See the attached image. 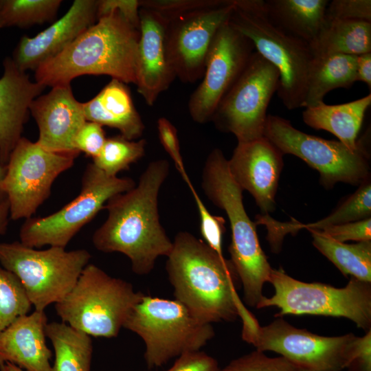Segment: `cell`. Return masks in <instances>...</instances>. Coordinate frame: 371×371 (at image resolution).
Masks as SVG:
<instances>
[{
  "instance_id": "1",
  "label": "cell",
  "mask_w": 371,
  "mask_h": 371,
  "mask_svg": "<svg viewBox=\"0 0 371 371\" xmlns=\"http://www.w3.org/2000/svg\"><path fill=\"white\" fill-rule=\"evenodd\" d=\"M169 171L166 159L150 162L134 188L106 202L107 218L92 237L98 251L125 255L139 276L150 273L157 259L167 257L172 249L158 210L159 193Z\"/></svg>"
},
{
  "instance_id": "2",
  "label": "cell",
  "mask_w": 371,
  "mask_h": 371,
  "mask_svg": "<svg viewBox=\"0 0 371 371\" xmlns=\"http://www.w3.org/2000/svg\"><path fill=\"white\" fill-rule=\"evenodd\" d=\"M175 300L201 322H232L251 316L238 293L240 280L230 261L188 232L172 241L166 264Z\"/></svg>"
},
{
  "instance_id": "3",
  "label": "cell",
  "mask_w": 371,
  "mask_h": 371,
  "mask_svg": "<svg viewBox=\"0 0 371 371\" xmlns=\"http://www.w3.org/2000/svg\"><path fill=\"white\" fill-rule=\"evenodd\" d=\"M139 28L117 12L98 19L71 44L35 70L43 87L70 84L82 75H108L136 84Z\"/></svg>"
},
{
  "instance_id": "4",
  "label": "cell",
  "mask_w": 371,
  "mask_h": 371,
  "mask_svg": "<svg viewBox=\"0 0 371 371\" xmlns=\"http://www.w3.org/2000/svg\"><path fill=\"white\" fill-rule=\"evenodd\" d=\"M201 186L211 202L227 216L232 232L230 261L243 285L245 302L257 308L272 268L260 245L256 224L245 211L243 190L233 179L221 150L215 148L207 156Z\"/></svg>"
},
{
  "instance_id": "5",
  "label": "cell",
  "mask_w": 371,
  "mask_h": 371,
  "mask_svg": "<svg viewBox=\"0 0 371 371\" xmlns=\"http://www.w3.org/2000/svg\"><path fill=\"white\" fill-rule=\"evenodd\" d=\"M229 21L278 70L277 93L284 106L289 110L302 107L314 59L308 44L277 25L264 0H234Z\"/></svg>"
},
{
  "instance_id": "6",
  "label": "cell",
  "mask_w": 371,
  "mask_h": 371,
  "mask_svg": "<svg viewBox=\"0 0 371 371\" xmlns=\"http://www.w3.org/2000/svg\"><path fill=\"white\" fill-rule=\"evenodd\" d=\"M143 295L130 282L89 263L55 309L61 322L71 328L91 337L112 338Z\"/></svg>"
},
{
  "instance_id": "7",
  "label": "cell",
  "mask_w": 371,
  "mask_h": 371,
  "mask_svg": "<svg viewBox=\"0 0 371 371\" xmlns=\"http://www.w3.org/2000/svg\"><path fill=\"white\" fill-rule=\"evenodd\" d=\"M123 328L143 339L149 368L201 350L215 334L212 324L198 319L179 301L144 294L130 311Z\"/></svg>"
},
{
  "instance_id": "8",
  "label": "cell",
  "mask_w": 371,
  "mask_h": 371,
  "mask_svg": "<svg viewBox=\"0 0 371 371\" xmlns=\"http://www.w3.org/2000/svg\"><path fill=\"white\" fill-rule=\"evenodd\" d=\"M91 258L84 249L68 251L52 246L37 249L20 241L0 243V265L16 276L36 311L61 301Z\"/></svg>"
},
{
  "instance_id": "9",
  "label": "cell",
  "mask_w": 371,
  "mask_h": 371,
  "mask_svg": "<svg viewBox=\"0 0 371 371\" xmlns=\"http://www.w3.org/2000/svg\"><path fill=\"white\" fill-rule=\"evenodd\" d=\"M275 290L271 297H263L257 308L276 306L284 315H315L342 317L357 327L371 330V283L352 278L344 288L307 283L286 274L281 268L271 269L269 279Z\"/></svg>"
},
{
  "instance_id": "10",
  "label": "cell",
  "mask_w": 371,
  "mask_h": 371,
  "mask_svg": "<svg viewBox=\"0 0 371 371\" xmlns=\"http://www.w3.org/2000/svg\"><path fill=\"white\" fill-rule=\"evenodd\" d=\"M81 185L78 196L58 211L25 219L19 232L20 242L36 249L45 245L65 248L111 197L132 189L136 183L130 177L109 176L91 163L85 168Z\"/></svg>"
},
{
  "instance_id": "11",
  "label": "cell",
  "mask_w": 371,
  "mask_h": 371,
  "mask_svg": "<svg viewBox=\"0 0 371 371\" xmlns=\"http://www.w3.org/2000/svg\"><path fill=\"white\" fill-rule=\"evenodd\" d=\"M242 334L256 350L277 352L296 367L311 371L346 369L357 338L352 333L321 336L295 328L281 317L265 326L255 318L243 323Z\"/></svg>"
},
{
  "instance_id": "12",
  "label": "cell",
  "mask_w": 371,
  "mask_h": 371,
  "mask_svg": "<svg viewBox=\"0 0 371 371\" xmlns=\"http://www.w3.org/2000/svg\"><path fill=\"white\" fill-rule=\"evenodd\" d=\"M263 136L283 155H295L317 170L328 188L338 182L358 185L368 179V154L363 144L353 150L339 141L305 133L290 121L273 115L267 117Z\"/></svg>"
},
{
  "instance_id": "13",
  "label": "cell",
  "mask_w": 371,
  "mask_h": 371,
  "mask_svg": "<svg viewBox=\"0 0 371 371\" xmlns=\"http://www.w3.org/2000/svg\"><path fill=\"white\" fill-rule=\"evenodd\" d=\"M278 85L276 68L254 51L239 78L221 100L211 121L219 131L234 135L238 142L262 137L267 110Z\"/></svg>"
},
{
  "instance_id": "14",
  "label": "cell",
  "mask_w": 371,
  "mask_h": 371,
  "mask_svg": "<svg viewBox=\"0 0 371 371\" xmlns=\"http://www.w3.org/2000/svg\"><path fill=\"white\" fill-rule=\"evenodd\" d=\"M78 156L49 151L21 137L10 153L2 184L10 218H31L50 195L56 179L73 166Z\"/></svg>"
},
{
  "instance_id": "15",
  "label": "cell",
  "mask_w": 371,
  "mask_h": 371,
  "mask_svg": "<svg viewBox=\"0 0 371 371\" xmlns=\"http://www.w3.org/2000/svg\"><path fill=\"white\" fill-rule=\"evenodd\" d=\"M233 8L234 0H206L194 9L164 17L166 49L176 78L189 83L202 78L212 41Z\"/></svg>"
},
{
  "instance_id": "16",
  "label": "cell",
  "mask_w": 371,
  "mask_h": 371,
  "mask_svg": "<svg viewBox=\"0 0 371 371\" xmlns=\"http://www.w3.org/2000/svg\"><path fill=\"white\" fill-rule=\"evenodd\" d=\"M254 47L228 20L219 28L210 47L202 80L188 102L192 119L212 120L221 100L247 66Z\"/></svg>"
},
{
  "instance_id": "17",
  "label": "cell",
  "mask_w": 371,
  "mask_h": 371,
  "mask_svg": "<svg viewBox=\"0 0 371 371\" xmlns=\"http://www.w3.org/2000/svg\"><path fill=\"white\" fill-rule=\"evenodd\" d=\"M283 154L265 137L238 142L229 171L236 183L254 198L260 210L268 214L275 207V196L283 167Z\"/></svg>"
},
{
  "instance_id": "18",
  "label": "cell",
  "mask_w": 371,
  "mask_h": 371,
  "mask_svg": "<svg viewBox=\"0 0 371 371\" xmlns=\"http://www.w3.org/2000/svg\"><path fill=\"white\" fill-rule=\"evenodd\" d=\"M29 110L36 120L42 148L59 153H76L74 139L87 121L82 103L74 98L70 84L52 87L47 94L37 97Z\"/></svg>"
},
{
  "instance_id": "19",
  "label": "cell",
  "mask_w": 371,
  "mask_h": 371,
  "mask_svg": "<svg viewBox=\"0 0 371 371\" xmlns=\"http://www.w3.org/2000/svg\"><path fill=\"white\" fill-rule=\"evenodd\" d=\"M136 85L146 103L153 106L176 78L166 43L167 20L159 13L139 8Z\"/></svg>"
},
{
  "instance_id": "20",
  "label": "cell",
  "mask_w": 371,
  "mask_h": 371,
  "mask_svg": "<svg viewBox=\"0 0 371 371\" xmlns=\"http://www.w3.org/2000/svg\"><path fill=\"white\" fill-rule=\"evenodd\" d=\"M95 0H76L63 16L34 37L23 36L12 58L21 71L36 69L97 21Z\"/></svg>"
},
{
  "instance_id": "21",
  "label": "cell",
  "mask_w": 371,
  "mask_h": 371,
  "mask_svg": "<svg viewBox=\"0 0 371 371\" xmlns=\"http://www.w3.org/2000/svg\"><path fill=\"white\" fill-rule=\"evenodd\" d=\"M3 67L0 78V159L6 164L21 138L30 106L45 87L31 81L11 58L4 60Z\"/></svg>"
},
{
  "instance_id": "22",
  "label": "cell",
  "mask_w": 371,
  "mask_h": 371,
  "mask_svg": "<svg viewBox=\"0 0 371 371\" xmlns=\"http://www.w3.org/2000/svg\"><path fill=\"white\" fill-rule=\"evenodd\" d=\"M45 311L22 315L0 333V366L13 363L26 371H52L46 344Z\"/></svg>"
},
{
  "instance_id": "23",
  "label": "cell",
  "mask_w": 371,
  "mask_h": 371,
  "mask_svg": "<svg viewBox=\"0 0 371 371\" xmlns=\"http://www.w3.org/2000/svg\"><path fill=\"white\" fill-rule=\"evenodd\" d=\"M82 107L87 121L115 128L128 139L140 137L145 129L128 87L118 80L112 78Z\"/></svg>"
},
{
  "instance_id": "24",
  "label": "cell",
  "mask_w": 371,
  "mask_h": 371,
  "mask_svg": "<svg viewBox=\"0 0 371 371\" xmlns=\"http://www.w3.org/2000/svg\"><path fill=\"white\" fill-rule=\"evenodd\" d=\"M371 104V94L341 104L329 105L324 102L305 108L304 122L316 130L326 131L348 148L355 150L362 142L357 140L367 109Z\"/></svg>"
},
{
  "instance_id": "25",
  "label": "cell",
  "mask_w": 371,
  "mask_h": 371,
  "mask_svg": "<svg viewBox=\"0 0 371 371\" xmlns=\"http://www.w3.org/2000/svg\"><path fill=\"white\" fill-rule=\"evenodd\" d=\"M371 183L368 179L360 184L357 190L330 215L319 221L303 224L297 222L281 223L267 216L262 222L268 234L267 240L273 250L280 249L284 237L287 234H295L301 229L322 230L332 225L370 218Z\"/></svg>"
},
{
  "instance_id": "26",
  "label": "cell",
  "mask_w": 371,
  "mask_h": 371,
  "mask_svg": "<svg viewBox=\"0 0 371 371\" xmlns=\"http://www.w3.org/2000/svg\"><path fill=\"white\" fill-rule=\"evenodd\" d=\"M270 18L284 30L309 44L326 22L328 0H267Z\"/></svg>"
},
{
  "instance_id": "27",
  "label": "cell",
  "mask_w": 371,
  "mask_h": 371,
  "mask_svg": "<svg viewBox=\"0 0 371 371\" xmlns=\"http://www.w3.org/2000/svg\"><path fill=\"white\" fill-rule=\"evenodd\" d=\"M357 56L336 54L314 57L302 107L324 102L325 95L337 88H350L357 81Z\"/></svg>"
},
{
  "instance_id": "28",
  "label": "cell",
  "mask_w": 371,
  "mask_h": 371,
  "mask_svg": "<svg viewBox=\"0 0 371 371\" xmlns=\"http://www.w3.org/2000/svg\"><path fill=\"white\" fill-rule=\"evenodd\" d=\"M308 45L314 57L336 54L359 56L371 52V22L326 19Z\"/></svg>"
},
{
  "instance_id": "29",
  "label": "cell",
  "mask_w": 371,
  "mask_h": 371,
  "mask_svg": "<svg viewBox=\"0 0 371 371\" xmlns=\"http://www.w3.org/2000/svg\"><path fill=\"white\" fill-rule=\"evenodd\" d=\"M45 334L54 351L52 371H91V336L62 322L47 323Z\"/></svg>"
},
{
  "instance_id": "30",
  "label": "cell",
  "mask_w": 371,
  "mask_h": 371,
  "mask_svg": "<svg viewBox=\"0 0 371 371\" xmlns=\"http://www.w3.org/2000/svg\"><path fill=\"white\" fill-rule=\"evenodd\" d=\"M315 247L346 276L371 283V240L346 244L334 240L319 230H308Z\"/></svg>"
},
{
  "instance_id": "31",
  "label": "cell",
  "mask_w": 371,
  "mask_h": 371,
  "mask_svg": "<svg viewBox=\"0 0 371 371\" xmlns=\"http://www.w3.org/2000/svg\"><path fill=\"white\" fill-rule=\"evenodd\" d=\"M61 0H0V28L26 27L53 19Z\"/></svg>"
},
{
  "instance_id": "32",
  "label": "cell",
  "mask_w": 371,
  "mask_h": 371,
  "mask_svg": "<svg viewBox=\"0 0 371 371\" xmlns=\"http://www.w3.org/2000/svg\"><path fill=\"white\" fill-rule=\"evenodd\" d=\"M146 145L144 139L130 140L121 135L106 138L93 164L109 176H117L144 157Z\"/></svg>"
},
{
  "instance_id": "33",
  "label": "cell",
  "mask_w": 371,
  "mask_h": 371,
  "mask_svg": "<svg viewBox=\"0 0 371 371\" xmlns=\"http://www.w3.org/2000/svg\"><path fill=\"white\" fill-rule=\"evenodd\" d=\"M32 306L16 276L0 265V333Z\"/></svg>"
},
{
  "instance_id": "34",
  "label": "cell",
  "mask_w": 371,
  "mask_h": 371,
  "mask_svg": "<svg viewBox=\"0 0 371 371\" xmlns=\"http://www.w3.org/2000/svg\"><path fill=\"white\" fill-rule=\"evenodd\" d=\"M221 371H298V368L283 357H269L256 350L232 361Z\"/></svg>"
},
{
  "instance_id": "35",
  "label": "cell",
  "mask_w": 371,
  "mask_h": 371,
  "mask_svg": "<svg viewBox=\"0 0 371 371\" xmlns=\"http://www.w3.org/2000/svg\"><path fill=\"white\" fill-rule=\"evenodd\" d=\"M194 199L200 218V232L205 243L220 255L222 253L223 236L225 231V220L212 215L201 201L192 182L188 184Z\"/></svg>"
},
{
  "instance_id": "36",
  "label": "cell",
  "mask_w": 371,
  "mask_h": 371,
  "mask_svg": "<svg viewBox=\"0 0 371 371\" xmlns=\"http://www.w3.org/2000/svg\"><path fill=\"white\" fill-rule=\"evenodd\" d=\"M326 19L371 22L370 0H333L326 8Z\"/></svg>"
},
{
  "instance_id": "37",
  "label": "cell",
  "mask_w": 371,
  "mask_h": 371,
  "mask_svg": "<svg viewBox=\"0 0 371 371\" xmlns=\"http://www.w3.org/2000/svg\"><path fill=\"white\" fill-rule=\"evenodd\" d=\"M157 131L162 146L173 161L177 170L188 185L191 181L183 164L176 127L167 118L161 117L157 120Z\"/></svg>"
},
{
  "instance_id": "38",
  "label": "cell",
  "mask_w": 371,
  "mask_h": 371,
  "mask_svg": "<svg viewBox=\"0 0 371 371\" xmlns=\"http://www.w3.org/2000/svg\"><path fill=\"white\" fill-rule=\"evenodd\" d=\"M106 140L102 126L86 121L76 135L74 147L79 153L82 152L94 159L101 152Z\"/></svg>"
},
{
  "instance_id": "39",
  "label": "cell",
  "mask_w": 371,
  "mask_h": 371,
  "mask_svg": "<svg viewBox=\"0 0 371 371\" xmlns=\"http://www.w3.org/2000/svg\"><path fill=\"white\" fill-rule=\"evenodd\" d=\"M319 231L327 237L340 243L348 240L370 241L371 218L332 225Z\"/></svg>"
},
{
  "instance_id": "40",
  "label": "cell",
  "mask_w": 371,
  "mask_h": 371,
  "mask_svg": "<svg viewBox=\"0 0 371 371\" xmlns=\"http://www.w3.org/2000/svg\"><path fill=\"white\" fill-rule=\"evenodd\" d=\"M166 371H221L218 362L201 350L190 352L178 357Z\"/></svg>"
},
{
  "instance_id": "41",
  "label": "cell",
  "mask_w": 371,
  "mask_h": 371,
  "mask_svg": "<svg viewBox=\"0 0 371 371\" xmlns=\"http://www.w3.org/2000/svg\"><path fill=\"white\" fill-rule=\"evenodd\" d=\"M139 0H100L97 3V20L117 12L125 19L139 28Z\"/></svg>"
},
{
  "instance_id": "42",
  "label": "cell",
  "mask_w": 371,
  "mask_h": 371,
  "mask_svg": "<svg viewBox=\"0 0 371 371\" xmlns=\"http://www.w3.org/2000/svg\"><path fill=\"white\" fill-rule=\"evenodd\" d=\"M348 371H371V330L357 337L346 366Z\"/></svg>"
},
{
  "instance_id": "43",
  "label": "cell",
  "mask_w": 371,
  "mask_h": 371,
  "mask_svg": "<svg viewBox=\"0 0 371 371\" xmlns=\"http://www.w3.org/2000/svg\"><path fill=\"white\" fill-rule=\"evenodd\" d=\"M357 81L371 87V52L357 56Z\"/></svg>"
},
{
  "instance_id": "44",
  "label": "cell",
  "mask_w": 371,
  "mask_h": 371,
  "mask_svg": "<svg viewBox=\"0 0 371 371\" xmlns=\"http://www.w3.org/2000/svg\"><path fill=\"white\" fill-rule=\"evenodd\" d=\"M10 218L9 203L5 199L0 203V235L5 232Z\"/></svg>"
},
{
  "instance_id": "45",
  "label": "cell",
  "mask_w": 371,
  "mask_h": 371,
  "mask_svg": "<svg viewBox=\"0 0 371 371\" xmlns=\"http://www.w3.org/2000/svg\"><path fill=\"white\" fill-rule=\"evenodd\" d=\"M6 172V164H3L0 159V203L6 199L5 194L3 190L2 184Z\"/></svg>"
},
{
  "instance_id": "46",
  "label": "cell",
  "mask_w": 371,
  "mask_h": 371,
  "mask_svg": "<svg viewBox=\"0 0 371 371\" xmlns=\"http://www.w3.org/2000/svg\"><path fill=\"white\" fill-rule=\"evenodd\" d=\"M0 371H26L19 366L11 363H5L0 366Z\"/></svg>"
},
{
  "instance_id": "47",
  "label": "cell",
  "mask_w": 371,
  "mask_h": 371,
  "mask_svg": "<svg viewBox=\"0 0 371 371\" xmlns=\"http://www.w3.org/2000/svg\"><path fill=\"white\" fill-rule=\"evenodd\" d=\"M298 371H311V370H306V369H304V368H298Z\"/></svg>"
}]
</instances>
